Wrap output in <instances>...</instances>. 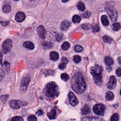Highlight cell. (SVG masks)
Instances as JSON below:
<instances>
[{"label": "cell", "instance_id": "bcb514c9", "mask_svg": "<svg viewBox=\"0 0 121 121\" xmlns=\"http://www.w3.org/2000/svg\"><path fill=\"white\" fill-rule=\"evenodd\" d=\"M43 113V111H42V110H41L37 111V112H36V114H37L38 115H39V116L42 115Z\"/></svg>", "mask_w": 121, "mask_h": 121}, {"label": "cell", "instance_id": "ab89813d", "mask_svg": "<svg viewBox=\"0 0 121 121\" xmlns=\"http://www.w3.org/2000/svg\"><path fill=\"white\" fill-rule=\"evenodd\" d=\"M66 64H65L63 62H62V63H60L59 65V68L61 69H64L66 68Z\"/></svg>", "mask_w": 121, "mask_h": 121}, {"label": "cell", "instance_id": "7bdbcfd3", "mask_svg": "<svg viewBox=\"0 0 121 121\" xmlns=\"http://www.w3.org/2000/svg\"><path fill=\"white\" fill-rule=\"evenodd\" d=\"M0 23L3 26H6L9 23V21H6L3 22V21H0Z\"/></svg>", "mask_w": 121, "mask_h": 121}, {"label": "cell", "instance_id": "277c9868", "mask_svg": "<svg viewBox=\"0 0 121 121\" xmlns=\"http://www.w3.org/2000/svg\"><path fill=\"white\" fill-rule=\"evenodd\" d=\"M30 81V79L29 77H24L22 78L19 88L21 93L25 94L26 92Z\"/></svg>", "mask_w": 121, "mask_h": 121}, {"label": "cell", "instance_id": "b9f144b4", "mask_svg": "<svg viewBox=\"0 0 121 121\" xmlns=\"http://www.w3.org/2000/svg\"><path fill=\"white\" fill-rule=\"evenodd\" d=\"M81 27L84 30H87L89 29V26L87 24H83L81 25Z\"/></svg>", "mask_w": 121, "mask_h": 121}, {"label": "cell", "instance_id": "f5cc1de1", "mask_svg": "<svg viewBox=\"0 0 121 121\" xmlns=\"http://www.w3.org/2000/svg\"><path fill=\"white\" fill-rule=\"evenodd\" d=\"M16 0V1H17V0Z\"/></svg>", "mask_w": 121, "mask_h": 121}, {"label": "cell", "instance_id": "ee69618b", "mask_svg": "<svg viewBox=\"0 0 121 121\" xmlns=\"http://www.w3.org/2000/svg\"><path fill=\"white\" fill-rule=\"evenodd\" d=\"M61 61H62V62H63V63H65V64L68 63V62H69V60H68V59L66 58L65 57H63L62 58V59H61Z\"/></svg>", "mask_w": 121, "mask_h": 121}, {"label": "cell", "instance_id": "3957f363", "mask_svg": "<svg viewBox=\"0 0 121 121\" xmlns=\"http://www.w3.org/2000/svg\"><path fill=\"white\" fill-rule=\"evenodd\" d=\"M90 72L93 77V79L95 84L98 85L102 82L103 68L99 65L95 64L90 69Z\"/></svg>", "mask_w": 121, "mask_h": 121}, {"label": "cell", "instance_id": "5b68a950", "mask_svg": "<svg viewBox=\"0 0 121 121\" xmlns=\"http://www.w3.org/2000/svg\"><path fill=\"white\" fill-rule=\"evenodd\" d=\"M9 105L11 108L17 109L21 107L27 105V102L18 100H12L9 102Z\"/></svg>", "mask_w": 121, "mask_h": 121}, {"label": "cell", "instance_id": "9c48e42d", "mask_svg": "<svg viewBox=\"0 0 121 121\" xmlns=\"http://www.w3.org/2000/svg\"><path fill=\"white\" fill-rule=\"evenodd\" d=\"M36 31L39 37L42 39H45L46 36V30L43 26H39L36 28Z\"/></svg>", "mask_w": 121, "mask_h": 121}, {"label": "cell", "instance_id": "ac0fdd59", "mask_svg": "<svg viewBox=\"0 0 121 121\" xmlns=\"http://www.w3.org/2000/svg\"><path fill=\"white\" fill-rule=\"evenodd\" d=\"M101 22L102 24L104 26H107L109 24V21L107 17L105 15H103L101 17Z\"/></svg>", "mask_w": 121, "mask_h": 121}, {"label": "cell", "instance_id": "74e56055", "mask_svg": "<svg viewBox=\"0 0 121 121\" xmlns=\"http://www.w3.org/2000/svg\"><path fill=\"white\" fill-rule=\"evenodd\" d=\"M91 15V12L89 11L85 12L83 15V17L85 18H89Z\"/></svg>", "mask_w": 121, "mask_h": 121}, {"label": "cell", "instance_id": "681fc988", "mask_svg": "<svg viewBox=\"0 0 121 121\" xmlns=\"http://www.w3.org/2000/svg\"><path fill=\"white\" fill-rule=\"evenodd\" d=\"M69 0H62V2L65 3V2H66L68 1Z\"/></svg>", "mask_w": 121, "mask_h": 121}, {"label": "cell", "instance_id": "d4e9b609", "mask_svg": "<svg viewBox=\"0 0 121 121\" xmlns=\"http://www.w3.org/2000/svg\"><path fill=\"white\" fill-rule=\"evenodd\" d=\"M70 46V45L69 42H65L61 45V49L63 50H67L69 49Z\"/></svg>", "mask_w": 121, "mask_h": 121}, {"label": "cell", "instance_id": "f546056e", "mask_svg": "<svg viewBox=\"0 0 121 121\" xmlns=\"http://www.w3.org/2000/svg\"><path fill=\"white\" fill-rule=\"evenodd\" d=\"M1 101L3 103H5L6 102L7 100L9 98V95H1L0 97Z\"/></svg>", "mask_w": 121, "mask_h": 121}, {"label": "cell", "instance_id": "d6986e66", "mask_svg": "<svg viewBox=\"0 0 121 121\" xmlns=\"http://www.w3.org/2000/svg\"><path fill=\"white\" fill-rule=\"evenodd\" d=\"M2 11L5 13H8L10 12L11 10V8L10 5L8 4H4L2 7Z\"/></svg>", "mask_w": 121, "mask_h": 121}, {"label": "cell", "instance_id": "4316f807", "mask_svg": "<svg viewBox=\"0 0 121 121\" xmlns=\"http://www.w3.org/2000/svg\"><path fill=\"white\" fill-rule=\"evenodd\" d=\"M103 41L104 43H111L112 41V39L111 38H110V37H109L107 35L104 36L103 37Z\"/></svg>", "mask_w": 121, "mask_h": 121}, {"label": "cell", "instance_id": "f1b7e54d", "mask_svg": "<svg viewBox=\"0 0 121 121\" xmlns=\"http://www.w3.org/2000/svg\"><path fill=\"white\" fill-rule=\"evenodd\" d=\"M121 28V25L118 23H113L112 25V29L114 31H118Z\"/></svg>", "mask_w": 121, "mask_h": 121}, {"label": "cell", "instance_id": "ffe728a7", "mask_svg": "<svg viewBox=\"0 0 121 121\" xmlns=\"http://www.w3.org/2000/svg\"><path fill=\"white\" fill-rule=\"evenodd\" d=\"M114 98V95L112 92L108 91L106 93L105 95V99L107 101H112Z\"/></svg>", "mask_w": 121, "mask_h": 121}, {"label": "cell", "instance_id": "4dcf8cb0", "mask_svg": "<svg viewBox=\"0 0 121 121\" xmlns=\"http://www.w3.org/2000/svg\"><path fill=\"white\" fill-rule=\"evenodd\" d=\"M119 119V115L117 113H114L111 118V121H118Z\"/></svg>", "mask_w": 121, "mask_h": 121}, {"label": "cell", "instance_id": "83f0119b", "mask_svg": "<svg viewBox=\"0 0 121 121\" xmlns=\"http://www.w3.org/2000/svg\"><path fill=\"white\" fill-rule=\"evenodd\" d=\"M62 80H63L64 81H67L69 79V76L68 74L66 73H62L61 76H60Z\"/></svg>", "mask_w": 121, "mask_h": 121}, {"label": "cell", "instance_id": "7402d4cb", "mask_svg": "<svg viewBox=\"0 0 121 121\" xmlns=\"http://www.w3.org/2000/svg\"><path fill=\"white\" fill-rule=\"evenodd\" d=\"M43 47L44 49H49V48H51L52 47V43H50V42H46V41H44L42 42V43Z\"/></svg>", "mask_w": 121, "mask_h": 121}, {"label": "cell", "instance_id": "836d02e7", "mask_svg": "<svg viewBox=\"0 0 121 121\" xmlns=\"http://www.w3.org/2000/svg\"><path fill=\"white\" fill-rule=\"evenodd\" d=\"M99 29H100V27L97 24L94 25L92 27V30L94 32H97L99 31Z\"/></svg>", "mask_w": 121, "mask_h": 121}, {"label": "cell", "instance_id": "e0dca14e", "mask_svg": "<svg viewBox=\"0 0 121 121\" xmlns=\"http://www.w3.org/2000/svg\"><path fill=\"white\" fill-rule=\"evenodd\" d=\"M23 46L29 50H33L35 48L34 43L30 41H26L24 43Z\"/></svg>", "mask_w": 121, "mask_h": 121}, {"label": "cell", "instance_id": "e575fe53", "mask_svg": "<svg viewBox=\"0 0 121 121\" xmlns=\"http://www.w3.org/2000/svg\"><path fill=\"white\" fill-rule=\"evenodd\" d=\"M75 50L77 52H80L83 50V48L79 45H77L75 46Z\"/></svg>", "mask_w": 121, "mask_h": 121}, {"label": "cell", "instance_id": "8d00e7d4", "mask_svg": "<svg viewBox=\"0 0 121 121\" xmlns=\"http://www.w3.org/2000/svg\"><path fill=\"white\" fill-rule=\"evenodd\" d=\"M28 121H37L36 117L34 115H31L28 118Z\"/></svg>", "mask_w": 121, "mask_h": 121}, {"label": "cell", "instance_id": "1f68e13d", "mask_svg": "<svg viewBox=\"0 0 121 121\" xmlns=\"http://www.w3.org/2000/svg\"><path fill=\"white\" fill-rule=\"evenodd\" d=\"M10 121H23V118L19 116H15L12 118Z\"/></svg>", "mask_w": 121, "mask_h": 121}, {"label": "cell", "instance_id": "7dc6e473", "mask_svg": "<svg viewBox=\"0 0 121 121\" xmlns=\"http://www.w3.org/2000/svg\"><path fill=\"white\" fill-rule=\"evenodd\" d=\"M2 53L0 51V64L1 65H2Z\"/></svg>", "mask_w": 121, "mask_h": 121}, {"label": "cell", "instance_id": "60d3db41", "mask_svg": "<svg viewBox=\"0 0 121 121\" xmlns=\"http://www.w3.org/2000/svg\"><path fill=\"white\" fill-rule=\"evenodd\" d=\"M116 74L118 77L121 76V67H119L117 69L116 71Z\"/></svg>", "mask_w": 121, "mask_h": 121}, {"label": "cell", "instance_id": "7a4b0ae2", "mask_svg": "<svg viewBox=\"0 0 121 121\" xmlns=\"http://www.w3.org/2000/svg\"><path fill=\"white\" fill-rule=\"evenodd\" d=\"M59 94L58 86L54 82H51L47 84L45 91V95L47 96L55 98L57 97Z\"/></svg>", "mask_w": 121, "mask_h": 121}, {"label": "cell", "instance_id": "44dd1931", "mask_svg": "<svg viewBox=\"0 0 121 121\" xmlns=\"http://www.w3.org/2000/svg\"><path fill=\"white\" fill-rule=\"evenodd\" d=\"M104 62L107 65L109 66L112 65L113 64V60L111 57L107 56L104 58Z\"/></svg>", "mask_w": 121, "mask_h": 121}, {"label": "cell", "instance_id": "30bf717a", "mask_svg": "<svg viewBox=\"0 0 121 121\" xmlns=\"http://www.w3.org/2000/svg\"><path fill=\"white\" fill-rule=\"evenodd\" d=\"M117 84V80L116 78L114 76H111L109 79V81L107 84V87L110 89L114 88Z\"/></svg>", "mask_w": 121, "mask_h": 121}, {"label": "cell", "instance_id": "52a82bcc", "mask_svg": "<svg viewBox=\"0 0 121 121\" xmlns=\"http://www.w3.org/2000/svg\"><path fill=\"white\" fill-rule=\"evenodd\" d=\"M12 42L9 39H7L2 43V50L4 53L6 54L9 52L12 47Z\"/></svg>", "mask_w": 121, "mask_h": 121}, {"label": "cell", "instance_id": "ba28073f", "mask_svg": "<svg viewBox=\"0 0 121 121\" xmlns=\"http://www.w3.org/2000/svg\"><path fill=\"white\" fill-rule=\"evenodd\" d=\"M94 112L98 115H103L105 111V106L102 104H98L95 105L93 108Z\"/></svg>", "mask_w": 121, "mask_h": 121}, {"label": "cell", "instance_id": "6da1fadb", "mask_svg": "<svg viewBox=\"0 0 121 121\" xmlns=\"http://www.w3.org/2000/svg\"><path fill=\"white\" fill-rule=\"evenodd\" d=\"M72 89L78 94H82L85 91L86 85L83 75L78 72L74 75L71 79Z\"/></svg>", "mask_w": 121, "mask_h": 121}, {"label": "cell", "instance_id": "603a6c76", "mask_svg": "<svg viewBox=\"0 0 121 121\" xmlns=\"http://www.w3.org/2000/svg\"><path fill=\"white\" fill-rule=\"evenodd\" d=\"M47 115L50 119H54L56 117V111L54 109L52 110L50 112L47 113Z\"/></svg>", "mask_w": 121, "mask_h": 121}, {"label": "cell", "instance_id": "484cf974", "mask_svg": "<svg viewBox=\"0 0 121 121\" xmlns=\"http://www.w3.org/2000/svg\"><path fill=\"white\" fill-rule=\"evenodd\" d=\"M77 7L78 10L81 11H83L85 9V6L84 4L82 2H79L77 5Z\"/></svg>", "mask_w": 121, "mask_h": 121}, {"label": "cell", "instance_id": "d6a6232c", "mask_svg": "<svg viewBox=\"0 0 121 121\" xmlns=\"http://www.w3.org/2000/svg\"><path fill=\"white\" fill-rule=\"evenodd\" d=\"M73 60L76 63H78L81 60V57L79 55H75L73 57Z\"/></svg>", "mask_w": 121, "mask_h": 121}, {"label": "cell", "instance_id": "c3c4849f", "mask_svg": "<svg viewBox=\"0 0 121 121\" xmlns=\"http://www.w3.org/2000/svg\"><path fill=\"white\" fill-rule=\"evenodd\" d=\"M117 60H118V61L120 65H121V57H119L118 58Z\"/></svg>", "mask_w": 121, "mask_h": 121}, {"label": "cell", "instance_id": "2e32d148", "mask_svg": "<svg viewBox=\"0 0 121 121\" xmlns=\"http://www.w3.org/2000/svg\"><path fill=\"white\" fill-rule=\"evenodd\" d=\"M91 112L90 107L87 104H85L81 109V113L82 114L86 115L89 114Z\"/></svg>", "mask_w": 121, "mask_h": 121}, {"label": "cell", "instance_id": "8992f818", "mask_svg": "<svg viewBox=\"0 0 121 121\" xmlns=\"http://www.w3.org/2000/svg\"><path fill=\"white\" fill-rule=\"evenodd\" d=\"M106 10L111 21H115L118 17V13L116 9L112 6H109L106 8Z\"/></svg>", "mask_w": 121, "mask_h": 121}, {"label": "cell", "instance_id": "5bb4252c", "mask_svg": "<svg viewBox=\"0 0 121 121\" xmlns=\"http://www.w3.org/2000/svg\"><path fill=\"white\" fill-rule=\"evenodd\" d=\"M70 25V22L67 20L62 21L60 24V29L62 31L67 30Z\"/></svg>", "mask_w": 121, "mask_h": 121}, {"label": "cell", "instance_id": "f907efd6", "mask_svg": "<svg viewBox=\"0 0 121 121\" xmlns=\"http://www.w3.org/2000/svg\"><path fill=\"white\" fill-rule=\"evenodd\" d=\"M120 95H121V90H120Z\"/></svg>", "mask_w": 121, "mask_h": 121}, {"label": "cell", "instance_id": "cb8c5ba5", "mask_svg": "<svg viewBox=\"0 0 121 121\" xmlns=\"http://www.w3.org/2000/svg\"><path fill=\"white\" fill-rule=\"evenodd\" d=\"M81 21V17L78 15H75L72 17V21L74 23H78Z\"/></svg>", "mask_w": 121, "mask_h": 121}, {"label": "cell", "instance_id": "7c38bea8", "mask_svg": "<svg viewBox=\"0 0 121 121\" xmlns=\"http://www.w3.org/2000/svg\"><path fill=\"white\" fill-rule=\"evenodd\" d=\"M26 18L25 13L22 11L18 12L15 16V20L18 22H23Z\"/></svg>", "mask_w": 121, "mask_h": 121}, {"label": "cell", "instance_id": "816d5d0a", "mask_svg": "<svg viewBox=\"0 0 121 121\" xmlns=\"http://www.w3.org/2000/svg\"><path fill=\"white\" fill-rule=\"evenodd\" d=\"M30 1H33V0H30Z\"/></svg>", "mask_w": 121, "mask_h": 121}, {"label": "cell", "instance_id": "9a60e30c", "mask_svg": "<svg viewBox=\"0 0 121 121\" xmlns=\"http://www.w3.org/2000/svg\"><path fill=\"white\" fill-rule=\"evenodd\" d=\"M50 59L53 61H56L58 60L59 58V55L58 53L55 51H52L50 52Z\"/></svg>", "mask_w": 121, "mask_h": 121}, {"label": "cell", "instance_id": "f6af8a7d", "mask_svg": "<svg viewBox=\"0 0 121 121\" xmlns=\"http://www.w3.org/2000/svg\"><path fill=\"white\" fill-rule=\"evenodd\" d=\"M4 65L8 68V70H9V69H10V63L9 62H7V61H5L4 63Z\"/></svg>", "mask_w": 121, "mask_h": 121}, {"label": "cell", "instance_id": "4fadbf2b", "mask_svg": "<svg viewBox=\"0 0 121 121\" xmlns=\"http://www.w3.org/2000/svg\"><path fill=\"white\" fill-rule=\"evenodd\" d=\"M82 121H104L102 118L96 116H87L83 118Z\"/></svg>", "mask_w": 121, "mask_h": 121}, {"label": "cell", "instance_id": "d590c367", "mask_svg": "<svg viewBox=\"0 0 121 121\" xmlns=\"http://www.w3.org/2000/svg\"><path fill=\"white\" fill-rule=\"evenodd\" d=\"M5 76V73L4 71L0 67V81H1L4 78Z\"/></svg>", "mask_w": 121, "mask_h": 121}, {"label": "cell", "instance_id": "f35d334b", "mask_svg": "<svg viewBox=\"0 0 121 121\" xmlns=\"http://www.w3.org/2000/svg\"><path fill=\"white\" fill-rule=\"evenodd\" d=\"M62 36H63V35L62 34H61V33L58 34L56 36V40L59 42L60 41L62 38Z\"/></svg>", "mask_w": 121, "mask_h": 121}, {"label": "cell", "instance_id": "8fae6325", "mask_svg": "<svg viewBox=\"0 0 121 121\" xmlns=\"http://www.w3.org/2000/svg\"><path fill=\"white\" fill-rule=\"evenodd\" d=\"M69 104L72 105V106H76L78 103V99L76 97L75 95L73 93L70 92L69 93Z\"/></svg>", "mask_w": 121, "mask_h": 121}]
</instances>
